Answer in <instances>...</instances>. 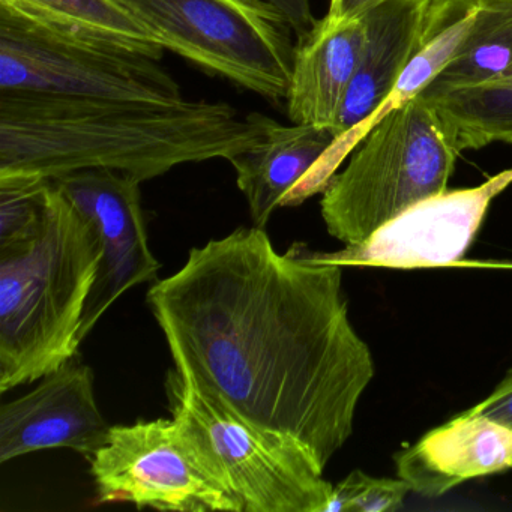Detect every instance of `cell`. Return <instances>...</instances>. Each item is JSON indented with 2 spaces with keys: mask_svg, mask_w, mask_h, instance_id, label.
Here are the masks:
<instances>
[{
  "mask_svg": "<svg viewBox=\"0 0 512 512\" xmlns=\"http://www.w3.org/2000/svg\"><path fill=\"white\" fill-rule=\"evenodd\" d=\"M275 119L224 101L176 104L0 92V175L53 179L88 169L140 182L262 143Z\"/></svg>",
  "mask_w": 512,
  "mask_h": 512,
  "instance_id": "obj_2",
  "label": "cell"
},
{
  "mask_svg": "<svg viewBox=\"0 0 512 512\" xmlns=\"http://www.w3.org/2000/svg\"><path fill=\"white\" fill-rule=\"evenodd\" d=\"M100 233L103 257L86 301L80 343L124 293L155 283L161 265L149 247L139 179L106 169H88L52 179Z\"/></svg>",
  "mask_w": 512,
  "mask_h": 512,
  "instance_id": "obj_9",
  "label": "cell"
},
{
  "mask_svg": "<svg viewBox=\"0 0 512 512\" xmlns=\"http://www.w3.org/2000/svg\"><path fill=\"white\" fill-rule=\"evenodd\" d=\"M512 182V170L481 187L445 191L416 203L367 241L338 253H311L316 262L340 266L416 269L454 265L472 244L494 196Z\"/></svg>",
  "mask_w": 512,
  "mask_h": 512,
  "instance_id": "obj_10",
  "label": "cell"
},
{
  "mask_svg": "<svg viewBox=\"0 0 512 512\" xmlns=\"http://www.w3.org/2000/svg\"><path fill=\"white\" fill-rule=\"evenodd\" d=\"M398 478L424 496L512 467V430L467 410L395 457Z\"/></svg>",
  "mask_w": 512,
  "mask_h": 512,
  "instance_id": "obj_13",
  "label": "cell"
},
{
  "mask_svg": "<svg viewBox=\"0 0 512 512\" xmlns=\"http://www.w3.org/2000/svg\"><path fill=\"white\" fill-rule=\"evenodd\" d=\"M341 284L343 266L316 262L302 244L280 254L266 229L239 227L191 248L146 301L175 370L325 469L374 374Z\"/></svg>",
  "mask_w": 512,
  "mask_h": 512,
  "instance_id": "obj_1",
  "label": "cell"
},
{
  "mask_svg": "<svg viewBox=\"0 0 512 512\" xmlns=\"http://www.w3.org/2000/svg\"><path fill=\"white\" fill-rule=\"evenodd\" d=\"M0 17L158 61L166 52L115 0H0Z\"/></svg>",
  "mask_w": 512,
  "mask_h": 512,
  "instance_id": "obj_17",
  "label": "cell"
},
{
  "mask_svg": "<svg viewBox=\"0 0 512 512\" xmlns=\"http://www.w3.org/2000/svg\"><path fill=\"white\" fill-rule=\"evenodd\" d=\"M103 257L94 221L50 179L37 226L0 245V392L41 380L77 355Z\"/></svg>",
  "mask_w": 512,
  "mask_h": 512,
  "instance_id": "obj_3",
  "label": "cell"
},
{
  "mask_svg": "<svg viewBox=\"0 0 512 512\" xmlns=\"http://www.w3.org/2000/svg\"><path fill=\"white\" fill-rule=\"evenodd\" d=\"M382 2L383 0H329L326 16L335 20H352L364 16L368 10Z\"/></svg>",
  "mask_w": 512,
  "mask_h": 512,
  "instance_id": "obj_23",
  "label": "cell"
},
{
  "mask_svg": "<svg viewBox=\"0 0 512 512\" xmlns=\"http://www.w3.org/2000/svg\"><path fill=\"white\" fill-rule=\"evenodd\" d=\"M0 92L176 104L181 85L158 59L0 17Z\"/></svg>",
  "mask_w": 512,
  "mask_h": 512,
  "instance_id": "obj_7",
  "label": "cell"
},
{
  "mask_svg": "<svg viewBox=\"0 0 512 512\" xmlns=\"http://www.w3.org/2000/svg\"><path fill=\"white\" fill-rule=\"evenodd\" d=\"M512 77V4L481 7L457 55L422 94Z\"/></svg>",
  "mask_w": 512,
  "mask_h": 512,
  "instance_id": "obj_19",
  "label": "cell"
},
{
  "mask_svg": "<svg viewBox=\"0 0 512 512\" xmlns=\"http://www.w3.org/2000/svg\"><path fill=\"white\" fill-rule=\"evenodd\" d=\"M164 50L271 103L286 100L292 29L265 0H115Z\"/></svg>",
  "mask_w": 512,
  "mask_h": 512,
  "instance_id": "obj_6",
  "label": "cell"
},
{
  "mask_svg": "<svg viewBox=\"0 0 512 512\" xmlns=\"http://www.w3.org/2000/svg\"><path fill=\"white\" fill-rule=\"evenodd\" d=\"M409 491L401 478H373L355 470L335 485L326 512L397 511Z\"/></svg>",
  "mask_w": 512,
  "mask_h": 512,
  "instance_id": "obj_20",
  "label": "cell"
},
{
  "mask_svg": "<svg viewBox=\"0 0 512 512\" xmlns=\"http://www.w3.org/2000/svg\"><path fill=\"white\" fill-rule=\"evenodd\" d=\"M419 97L433 107L457 154L512 143V77Z\"/></svg>",
  "mask_w": 512,
  "mask_h": 512,
  "instance_id": "obj_18",
  "label": "cell"
},
{
  "mask_svg": "<svg viewBox=\"0 0 512 512\" xmlns=\"http://www.w3.org/2000/svg\"><path fill=\"white\" fill-rule=\"evenodd\" d=\"M95 397L91 367L74 362L52 371L34 391L0 407V463L44 449L68 448L91 458L110 433Z\"/></svg>",
  "mask_w": 512,
  "mask_h": 512,
  "instance_id": "obj_11",
  "label": "cell"
},
{
  "mask_svg": "<svg viewBox=\"0 0 512 512\" xmlns=\"http://www.w3.org/2000/svg\"><path fill=\"white\" fill-rule=\"evenodd\" d=\"M478 10L479 5L473 0H437L436 13L427 40L398 80L394 91L368 121L346 136L335 139L331 148L305 176L304 181L287 197V206L299 205L313 194L325 190L344 158L386 115L419 97L431 85L440 71L457 55L475 23Z\"/></svg>",
  "mask_w": 512,
  "mask_h": 512,
  "instance_id": "obj_15",
  "label": "cell"
},
{
  "mask_svg": "<svg viewBox=\"0 0 512 512\" xmlns=\"http://www.w3.org/2000/svg\"><path fill=\"white\" fill-rule=\"evenodd\" d=\"M457 152L422 97L386 115L323 190L329 235L361 244L407 209L445 193Z\"/></svg>",
  "mask_w": 512,
  "mask_h": 512,
  "instance_id": "obj_4",
  "label": "cell"
},
{
  "mask_svg": "<svg viewBox=\"0 0 512 512\" xmlns=\"http://www.w3.org/2000/svg\"><path fill=\"white\" fill-rule=\"evenodd\" d=\"M473 2L481 7H502V5L512 4V0H473Z\"/></svg>",
  "mask_w": 512,
  "mask_h": 512,
  "instance_id": "obj_24",
  "label": "cell"
},
{
  "mask_svg": "<svg viewBox=\"0 0 512 512\" xmlns=\"http://www.w3.org/2000/svg\"><path fill=\"white\" fill-rule=\"evenodd\" d=\"M166 392L185 439L241 512H326L334 485L301 443L250 424L175 368Z\"/></svg>",
  "mask_w": 512,
  "mask_h": 512,
  "instance_id": "obj_5",
  "label": "cell"
},
{
  "mask_svg": "<svg viewBox=\"0 0 512 512\" xmlns=\"http://www.w3.org/2000/svg\"><path fill=\"white\" fill-rule=\"evenodd\" d=\"M364 17L335 20L325 16L296 40L286 95L292 124L334 128L361 61Z\"/></svg>",
  "mask_w": 512,
  "mask_h": 512,
  "instance_id": "obj_14",
  "label": "cell"
},
{
  "mask_svg": "<svg viewBox=\"0 0 512 512\" xmlns=\"http://www.w3.org/2000/svg\"><path fill=\"white\" fill-rule=\"evenodd\" d=\"M265 2L284 17L296 40L304 38L316 26L317 19L311 11V0H265Z\"/></svg>",
  "mask_w": 512,
  "mask_h": 512,
  "instance_id": "obj_22",
  "label": "cell"
},
{
  "mask_svg": "<svg viewBox=\"0 0 512 512\" xmlns=\"http://www.w3.org/2000/svg\"><path fill=\"white\" fill-rule=\"evenodd\" d=\"M437 0H383L364 14L361 61L335 122V139L364 124L385 103L427 40Z\"/></svg>",
  "mask_w": 512,
  "mask_h": 512,
  "instance_id": "obj_12",
  "label": "cell"
},
{
  "mask_svg": "<svg viewBox=\"0 0 512 512\" xmlns=\"http://www.w3.org/2000/svg\"><path fill=\"white\" fill-rule=\"evenodd\" d=\"M470 410L500 422L512 430V370L484 401Z\"/></svg>",
  "mask_w": 512,
  "mask_h": 512,
  "instance_id": "obj_21",
  "label": "cell"
},
{
  "mask_svg": "<svg viewBox=\"0 0 512 512\" xmlns=\"http://www.w3.org/2000/svg\"><path fill=\"white\" fill-rule=\"evenodd\" d=\"M334 142L331 128L275 121L262 143L230 158L254 227L266 229L275 209L284 206Z\"/></svg>",
  "mask_w": 512,
  "mask_h": 512,
  "instance_id": "obj_16",
  "label": "cell"
},
{
  "mask_svg": "<svg viewBox=\"0 0 512 512\" xmlns=\"http://www.w3.org/2000/svg\"><path fill=\"white\" fill-rule=\"evenodd\" d=\"M98 505L176 512H241L191 448L175 418L113 425L89 458Z\"/></svg>",
  "mask_w": 512,
  "mask_h": 512,
  "instance_id": "obj_8",
  "label": "cell"
}]
</instances>
